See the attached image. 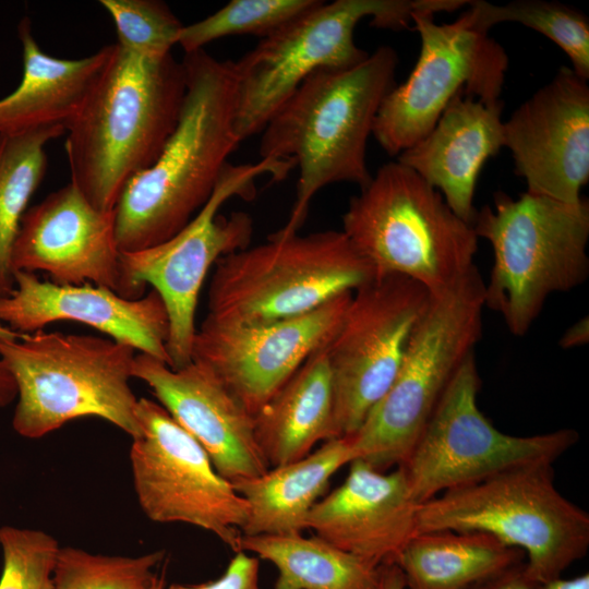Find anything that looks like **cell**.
<instances>
[{
	"instance_id": "38",
	"label": "cell",
	"mask_w": 589,
	"mask_h": 589,
	"mask_svg": "<svg viewBox=\"0 0 589 589\" xmlns=\"http://www.w3.org/2000/svg\"><path fill=\"white\" fill-rule=\"evenodd\" d=\"M16 397L15 381L4 362L0 360V408L10 405Z\"/></svg>"
},
{
	"instance_id": "12",
	"label": "cell",
	"mask_w": 589,
	"mask_h": 589,
	"mask_svg": "<svg viewBox=\"0 0 589 589\" xmlns=\"http://www.w3.org/2000/svg\"><path fill=\"white\" fill-rule=\"evenodd\" d=\"M480 385L473 352L457 370L399 466L418 504L513 468L553 464L577 443L578 433L572 429L531 436L501 432L478 407Z\"/></svg>"
},
{
	"instance_id": "20",
	"label": "cell",
	"mask_w": 589,
	"mask_h": 589,
	"mask_svg": "<svg viewBox=\"0 0 589 589\" xmlns=\"http://www.w3.org/2000/svg\"><path fill=\"white\" fill-rule=\"evenodd\" d=\"M15 289L0 299V323L19 334H33L60 321L86 324L167 365L169 318L156 290L137 299L89 283L57 285L35 273H14Z\"/></svg>"
},
{
	"instance_id": "25",
	"label": "cell",
	"mask_w": 589,
	"mask_h": 589,
	"mask_svg": "<svg viewBox=\"0 0 589 589\" xmlns=\"http://www.w3.org/2000/svg\"><path fill=\"white\" fill-rule=\"evenodd\" d=\"M352 461L350 436L324 442L305 457L269 468L256 478L232 482L248 504L242 534H292L305 529V519L330 478Z\"/></svg>"
},
{
	"instance_id": "10",
	"label": "cell",
	"mask_w": 589,
	"mask_h": 589,
	"mask_svg": "<svg viewBox=\"0 0 589 589\" xmlns=\"http://www.w3.org/2000/svg\"><path fill=\"white\" fill-rule=\"evenodd\" d=\"M341 230L276 231L265 243L223 256L208 289L207 316L255 324L302 315L372 279Z\"/></svg>"
},
{
	"instance_id": "15",
	"label": "cell",
	"mask_w": 589,
	"mask_h": 589,
	"mask_svg": "<svg viewBox=\"0 0 589 589\" xmlns=\"http://www.w3.org/2000/svg\"><path fill=\"white\" fill-rule=\"evenodd\" d=\"M429 298L421 284L401 275L373 277L352 292L326 344L336 437L354 434L389 388Z\"/></svg>"
},
{
	"instance_id": "18",
	"label": "cell",
	"mask_w": 589,
	"mask_h": 589,
	"mask_svg": "<svg viewBox=\"0 0 589 589\" xmlns=\"http://www.w3.org/2000/svg\"><path fill=\"white\" fill-rule=\"evenodd\" d=\"M115 211L96 208L73 183L28 208L11 251L13 273H47L57 285L89 283L121 296Z\"/></svg>"
},
{
	"instance_id": "19",
	"label": "cell",
	"mask_w": 589,
	"mask_h": 589,
	"mask_svg": "<svg viewBox=\"0 0 589 589\" xmlns=\"http://www.w3.org/2000/svg\"><path fill=\"white\" fill-rule=\"evenodd\" d=\"M132 375L147 384L158 402L203 446L224 479L232 483L269 469L255 438L254 416L208 369L191 361L173 370L140 352Z\"/></svg>"
},
{
	"instance_id": "40",
	"label": "cell",
	"mask_w": 589,
	"mask_h": 589,
	"mask_svg": "<svg viewBox=\"0 0 589 589\" xmlns=\"http://www.w3.org/2000/svg\"><path fill=\"white\" fill-rule=\"evenodd\" d=\"M22 336L23 334L13 332L9 327L0 323V339H17Z\"/></svg>"
},
{
	"instance_id": "16",
	"label": "cell",
	"mask_w": 589,
	"mask_h": 589,
	"mask_svg": "<svg viewBox=\"0 0 589 589\" xmlns=\"http://www.w3.org/2000/svg\"><path fill=\"white\" fill-rule=\"evenodd\" d=\"M352 292L299 316L255 324L206 315L196 328L191 359L214 373L253 416L302 363L337 332Z\"/></svg>"
},
{
	"instance_id": "35",
	"label": "cell",
	"mask_w": 589,
	"mask_h": 589,
	"mask_svg": "<svg viewBox=\"0 0 589 589\" xmlns=\"http://www.w3.org/2000/svg\"><path fill=\"white\" fill-rule=\"evenodd\" d=\"M470 589H537V585L528 577L522 563Z\"/></svg>"
},
{
	"instance_id": "30",
	"label": "cell",
	"mask_w": 589,
	"mask_h": 589,
	"mask_svg": "<svg viewBox=\"0 0 589 589\" xmlns=\"http://www.w3.org/2000/svg\"><path fill=\"white\" fill-rule=\"evenodd\" d=\"M320 0H231L207 17L183 25L178 43L191 53L216 39L231 35L264 38Z\"/></svg>"
},
{
	"instance_id": "37",
	"label": "cell",
	"mask_w": 589,
	"mask_h": 589,
	"mask_svg": "<svg viewBox=\"0 0 589 589\" xmlns=\"http://www.w3.org/2000/svg\"><path fill=\"white\" fill-rule=\"evenodd\" d=\"M374 589H406L405 578L400 568L395 563L381 564Z\"/></svg>"
},
{
	"instance_id": "14",
	"label": "cell",
	"mask_w": 589,
	"mask_h": 589,
	"mask_svg": "<svg viewBox=\"0 0 589 589\" xmlns=\"http://www.w3.org/2000/svg\"><path fill=\"white\" fill-rule=\"evenodd\" d=\"M141 435L132 440L134 491L154 522H180L204 529L240 551L248 504L215 470L203 446L159 404L140 398Z\"/></svg>"
},
{
	"instance_id": "24",
	"label": "cell",
	"mask_w": 589,
	"mask_h": 589,
	"mask_svg": "<svg viewBox=\"0 0 589 589\" xmlns=\"http://www.w3.org/2000/svg\"><path fill=\"white\" fill-rule=\"evenodd\" d=\"M254 433L269 468L299 460L316 443L337 438L326 344L254 414Z\"/></svg>"
},
{
	"instance_id": "29",
	"label": "cell",
	"mask_w": 589,
	"mask_h": 589,
	"mask_svg": "<svg viewBox=\"0 0 589 589\" xmlns=\"http://www.w3.org/2000/svg\"><path fill=\"white\" fill-rule=\"evenodd\" d=\"M468 9L476 26L485 32L503 22L519 23L539 32L567 55L577 74L589 79V20L581 11L544 0H514L503 4L472 0Z\"/></svg>"
},
{
	"instance_id": "23",
	"label": "cell",
	"mask_w": 589,
	"mask_h": 589,
	"mask_svg": "<svg viewBox=\"0 0 589 589\" xmlns=\"http://www.w3.org/2000/svg\"><path fill=\"white\" fill-rule=\"evenodd\" d=\"M23 75L17 87L0 99V134L48 125H65L80 110L110 50V45L80 59L46 53L32 23L19 24Z\"/></svg>"
},
{
	"instance_id": "1",
	"label": "cell",
	"mask_w": 589,
	"mask_h": 589,
	"mask_svg": "<svg viewBox=\"0 0 589 589\" xmlns=\"http://www.w3.org/2000/svg\"><path fill=\"white\" fill-rule=\"evenodd\" d=\"M187 89L177 125L157 159L124 187L115 207L120 252L163 243L209 200L228 157L241 143L235 131L233 61L204 49L182 60Z\"/></svg>"
},
{
	"instance_id": "41",
	"label": "cell",
	"mask_w": 589,
	"mask_h": 589,
	"mask_svg": "<svg viewBox=\"0 0 589 589\" xmlns=\"http://www.w3.org/2000/svg\"><path fill=\"white\" fill-rule=\"evenodd\" d=\"M151 589H165V573L163 572L161 575H156Z\"/></svg>"
},
{
	"instance_id": "34",
	"label": "cell",
	"mask_w": 589,
	"mask_h": 589,
	"mask_svg": "<svg viewBox=\"0 0 589 589\" xmlns=\"http://www.w3.org/2000/svg\"><path fill=\"white\" fill-rule=\"evenodd\" d=\"M259 572V558L238 551L218 579L197 585L171 584L168 589H261Z\"/></svg>"
},
{
	"instance_id": "27",
	"label": "cell",
	"mask_w": 589,
	"mask_h": 589,
	"mask_svg": "<svg viewBox=\"0 0 589 589\" xmlns=\"http://www.w3.org/2000/svg\"><path fill=\"white\" fill-rule=\"evenodd\" d=\"M239 549L276 567L274 589H374L377 581L378 566L317 536L242 534Z\"/></svg>"
},
{
	"instance_id": "2",
	"label": "cell",
	"mask_w": 589,
	"mask_h": 589,
	"mask_svg": "<svg viewBox=\"0 0 589 589\" xmlns=\"http://www.w3.org/2000/svg\"><path fill=\"white\" fill-rule=\"evenodd\" d=\"M187 89L172 53L148 59L117 43L76 115L64 125L73 182L98 209L115 211L128 182L157 159Z\"/></svg>"
},
{
	"instance_id": "8",
	"label": "cell",
	"mask_w": 589,
	"mask_h": 589,
	"mask_svg": "<svg viewBox=\"0 0 589 589\" xmlns=\"http://www.w3.org/2000/svg\"><path fill=\"white\" fill-rule=\"evenodd\" d=\"M464 0L320 1L233 62L237 80L235 131L240 142L261 133L272 117L313 72L348 69L369 57L354 43L365 17L377 28L408 27L414 13L453 12Z\"/></svg>"
},
{
	"instance_id": "6",
	"label": "cell",
	"mask_w": 589,
	"mask_h": 589,
	"mask_svg": "<svg viewBox=\"0 0 589 589\" xmlns=\"http://www.w3.org/2000/svg\"><path fill=\"white\" fill-rule=\"evenodd\" d=\"M373 276L401 275L430 293L444 291L474 266L478 237L442 194L396 161L378 168L342 216V230Z\"/></svg>"
},
{
	"instance_id": "22",
	"label": "cell",
	"mask_w": 589,
	"mask_h": 589,
	"mask_svg": "<svg viewBox=\"0 0 589 589\" xmlns=\"http://www.w3.org/2000/svg\"><path fill=\"white\" fill-rule=\"evenodd\" d=\"M503 101L457 94L431 131L397 156L436 189L453 212L473 223L476 184L484 163L504 147Z\"/></svg>"
},
{
	"instance_id": "36",
	"label": "cell",
	"mask_w": 589,
	"mask_h": 589,
	"mask_svg": "<svg viewBox=\"0 0 589 589\" xmlns=\"http://www.w3.org/2000/svg\"><path fill=\"white\" fill-rule=\"evenodd\" d=\"M589 340V320L582 317L569 326L560 339V346L563 349H570L588 344Z\"/></svg>"
},
{
	"instance_id": "13",
	"label": "cell",
	"mask_w": 589,
	"mask_h": 589,
	"mask_svg": "<svg viewBox=\"0 0 589 589\" xmlns=\"http://www.w3.org/2000/svg\"><path fill=\"white\" fill-rule=\"evenodd\" d=\"M411 22L421 40L419 58L408 79L383 99L372 131L389 156L426 135L459 93L501 100L508 67L505 49L476 26L469 9L452 23H435L432 12L414 13Z\"/></svg>"
},
{
	"instance_id": "31",
	"label": "cell",
	"mask_w": 589,
	"mask_h": 589,
	"mask_svg": "<svg viewBox=\"0 0 589 589\" xmlns=\"http://www.w3.org/2000/svg\"><path fill=\"white\" fill-rule=\"evenodd\" d=\"M164 557V550L124 556L61 546L53 589H151L156 577L153 570Z\"/></svg>"
},
{
	"instance_id": "5",
	"label": "cell",
	"mask_w": 589,
	"mask_h": 589,
	"mask_svg": "<svg viewBox=\"0 0 589 589\" xmlns=\"http://www.w3.org/2000/svg\"><path fill=\"white\" fill-rule=\"evenodd\" d=\"M135 349L111 338L37 330L0 339V360L17 388L12 425L40 438L69 421L96 417L141 435L130 380Z\"/></svg>"
},
{
	"instance_id": "11",
	"label": "cell",
	"mask_w": 589,
	"mask_h": 589,
	"mask_svg": "<svg viewBox=\"0 0 589 589\" xmlns=\"http://www.w3.org/2000/svg\"><path fill=\"white\" fill-rule=\"evenodd\" d=\"M292 168L294 164L288 159L228 163L209 200L183 229L157 245L121 252V296L137 299L149 284L165 303L169 318L166 349L171 369L192 361L195 311L208 269L223 256L245 249L251 242V216L235 212L227 217L218 213L220 206L233 196L251 200L256 178L269 175L276 181L283 180Z\"/></svg>"
},
{
	"instance_id": "28",
	"label": "cell",
	"mask_w": 589,
	"mask_h": 589,
	"mask_svg": "<svg viewBox=\"0 0 589 589\" xmlns=\"http://www.w3.org/2000/svg\"><path fill=\"white\" fill-rule=\"evenodd\" d=\"M61 124L0 134V299L15 289L11 251L27 205L47 170L46 146Z\"/></svg>"
},
{
	"instance_id": "4",
	"label": "cell",
	"mask_w": 589,
	"mask_h": 589,
	"mask_svg": "<svg viewBox=\"0 0 589 589\" xmlns=\"http://www.w3.org/2000/svg\"><path fill=\"white\" fill-rule=\"evenodd\" d=\"M472 227L493 250L484 308L496 312L515 336L528 333L548 298L589 276V201L575 204L498 191L493 207L477 211Z\"/></svg>"
},
{
	"instance_id": "9",
	"label": "cell",
	"mask_w": 589,
	"mask_h": 589,
	"mask_svg": "<svg viewBox=\"0 0 589 589\" xmlns=\"http://www.w3.org/2000/svg\"><path fill=\"white\" fill-rule=\"evenodd\" d=\"M432 530L483 532L524 551L537 587L589 546V516L558 492L552 464L513 468L419 504L417 533Z\"/></svg>"
},
{
	"instance_id": "21",
	"label": "cell",
	"mask_w": 589,
	"mask_h": 589,
	"mask_svg": "<svg viewBox=\"0 0 589 589\" xmlns=\"http://www.w3.org/2000/svg\"><path fill=\"white\" fill-rule=\"evenodd\" d=\"M349 465L345 481L310 510L305 529L376 566L392 563L417 533L419 504L401 467L386 473L360 459Z\"/></svg>"
},
{
	"instance_id": "33",
	"label": "cell",
	"mask_w": 589,
	"mask_h": 589,
	"mask_svg": "<svg viewBox=\"0 0 589 589\" xmlns=\"http://www.w3.org/2000/svg\"><path fill=\"white\" fill-rule=\"evenodd\" d=\"M60 548L58 540L43 530L0 527V589H53Z\"/></svg>"
},
{
	"instance_id": "32",
	"label": "cell",
	"mask_w": 589,
	"mask_h": 589,
	"mask_svg": "<svg viewBox=\"0 0 589 589\" xmlns=\"http://www.w3.org/2000/svg\"><path fill=\"white\" fill-rule=\"evenodd\" d=\"M113 21L118 41L127 51L148 59L171 53L183 27L170 8L159 0H101Z\"/></svg>"
},
{
	"instance_id": "3",
	"label": "cell",
	"mask_w": 589,
	"mask_h": 589,
	"mask_svg": "<svg viewBox=\"0 0 589 589\" xmlns=\"http://www.w3.org/2000/svg\"><path fill=\"white\" fill-rule=\"evenodd\" d=\"M398 56L381 46L348 69L313 72L261 132V158L289 159L299 168L296 201L278 231L296 233L310 202L328 184L361 188L372 178L366 146L383 99L395 87Z\"/></svg>"
},
{
	"instance_id": "17",
	"label": "cell",
	"mask_w": 589,
	"mask_h": 589,
	"mask_svg": "<svg viewBox=\"0 0 589 589\" xmlns=\"http://www.w3.org/2000/svg\"><path fill=\"white\" fill-rule=\"evenodd\" d=\"M504 147L528 193L575 204L589 181V85L569 67L504 122Z\"/></svg>"
},
{
	"instance_id": "26",
	"label": "cell",
	"mask_w": 589,
	"mask_h": 589,
	"mask_svg": "<svg viewBox=\"0 0 589 589\" xmlns=\"http://www.w3.org/2000/svg\"><path fill=\"white\" fill-rule=\"evenodd\" d=\"M524 551L483 532L416 533L392 563L406 589H470L525 563Z\"/></svg>"
},
{
	"instance_id": "39",
	"label": "cell",
	"mask_w": 589,
	"mask_h": 589,
	"mask_svg": "<svg viewBox=\"0 0 589 589\" xmlns=\"http://www.w3.org/2000/svg\"><path fill=\"white\" fill-rule=\"evenodd\" d=\"M537 589H589V575L586 573L570 579L557 577L539 585Z\"/></svg>"
},
{
	"instance_id": "7",
	"label": "cell",
	"mask_w": 589,
	"mask_h": 589,
	"mask_svg": "<svg viewBox=\"0 0 589 589\" xmlns=\"http://www.w3.org/2000/svg\"><path fill=\"white\" fill-rule=\"evenodd\" d=\"M484 280L474 266L429 301L384 396L350 435L352 460L378 471L401 466L441 397L482 336Z\"/></svg>"
}]
</instances>
